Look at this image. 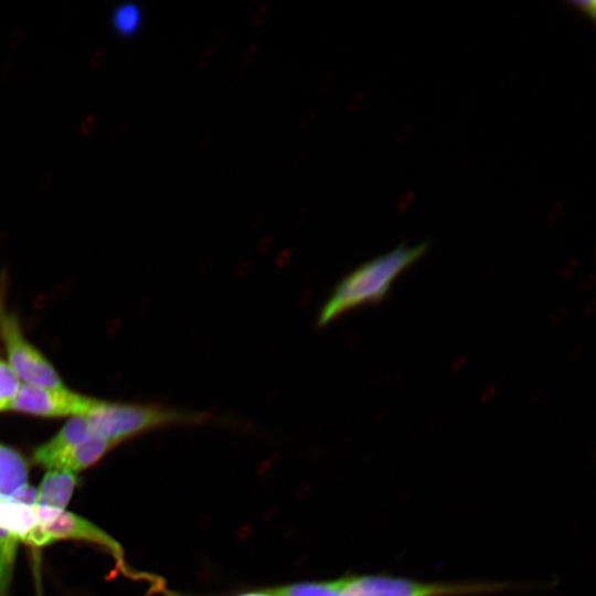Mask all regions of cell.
I'll list each match as a JSON object with an SVG mask.
<instances>
[{
  "instance_id": "1",
  "label": "cell",
  "mask_w": 596,
  "mask_h": 596,
  "mask_svg": "<svg viewBox=\"0 0 596 596\" xmlns=\"http://www.w3.org/2000/svg\"><path fill=\"white\" fill-rule=\"evenodd\" d=\"M428 248L429 242L414 246L402 244L345 275L320 307L316 319L317 328H324L359 307L383 300L393 283L422 258Z\"/></svg>"
},
{
  "instance_id": "2",
  "label": "cell",
  "mask_w": 596,
  "mask_h": 596,
  "mask_svg": "<svg viewBox=\"0 0 596 596\" xmlns=\"http://www.w3.org/2000/svg\"><path fill=\"white\" fill-rule=\"evenodd\" d=\"M91 434L111 445L170 426L203 425L214 421L207 412L160 404L102 403L86 416Z\"/></svg>"
},
{
  "instance_id": "3",
  "label": "cell",
  "mask_w": 596,
  "mask_h": 596,
  "mask_svg": "<svg viewBox=\"0 0 596 596\" xmlns=\"http://www.w3.org/2000/svg\"><path fill=\"white\" fill-rule=\"evenodd\" d=\"M339 579L345 596H482L513 587L498 582L427 583L387 574L348 575Z\"/></svg>"
},
{
  "instance_id": "4",
  "label": "cell",
  "mask_w": 596,
  "mask_h": 596,
  "mask_svg": "<svg viewBox=\"0 0 596 596\" xmlns=\"http://www.w3.org/2000/svg\"><path fill=\"white\" fill-rule=\"evenodd\" d=\"M0 339L8 364L20 381L44 387H63V381L51 362L25 338L18 317L0 298Z\"/></svg>"
},
{
  "instance_id": "5",
  "label": "cell",
  "mask_w": 596,
  "mask_h": 596,
  "mask_svg": "<svg viewBox=\"0 0 596 596\" xmlns=\"http://www.w3.org/2000/svg\"><path fill=\"white\" fill-rule=\"evenodd\" d=\"M102 400L63 387H44L22 383L11 411L40 417L86 416Z\"/></svg>"
},
{
  "instance_id": "6",
  "label": "cell",
  "mask_w": 596,
  "mask_h": 596,
  "mask_svg": "<svg viewBox=\"0 0 596 596\" xmlns=\"http://www.w3.org/2000/svg\"><path fill=\"white\" fill-rule=\"evenodd\" d=\"M63 539L83 540L99 544L107 549L116 558L120 568L125 570L120 545L102 529L71 512L63 511L50 522L38 523L24 542L35 546H43Z\"/></svg>"
},
{
  "instance_id": "7",
  "label": "cell",
  "mask_w": 596,
  "mask_h": 596,
  "mask_svg": "<svg viewBox=\"0 0 596 596\" xmlns=\"http://www.w3.org/2000/svg\"><path fill=\"white\" fill-rule=\"evenodd\" d=\"M91 436L86 417H72L50 440L34 450L33 460L51 470L57 469L64 456Z\"/></svg>"
},
{
  "instance_id": "8",
  "label": "cell",
  "mask_w": 596,
  "mask_h": 596,
  "mask_svg": "<svg viewBox=\"0 0 596 596\" xmlns=\"http://www.w3.org/2000/svg\"><path fill=\"white\" fill-rule=\"evenodd\" d=\"M75 486L74 472L64 469L47 471L40 485L34 507L56 512L64 511Z\"/></svg>"
},
{
  "instance_id": "9",
  "label": "cell",
  "mask_w": 596,
  "mask_h": 596,
  "mask_svg": "<svg viewBox=\"0 0 596 596\" xmlns=\"http://www.w3.org/2000/svg\"><path fill=\"white\" fill-rule=\"evenodd\" d=\"M38 524L34 507L0 496V529L24 541Z\"/></svg>"
},
{
  "instance_id": "10",
  "label": "cell",
  "mask_w": 596,
  "mask_h": 596,
  "mask_svg": "<svg viewBox=\"0 0 596 596\" xmlns=\"http://www.w3.org/2000/svg\"><path fill=\"white\" fill-rule=\"evenodd\" d=\"M28 466L22 455L0 445V496L11 497L26 486Z\"/></svg>"
},
{
  "instance_id": "11",
  "label": "cell",
  "mask_w": 596,
  "mask_h": 596,
  "mask_svg": "<svg viewBox=\"0 0 596 596\" xmlns=\"http://www.w3.org/2000/svg\"><path fill=\"white\" fill-rule=\"evenodd\" d=\"M113 447L114 445L104 438L92 435L71 449L61 460L57 469L72 472L86 469L97 462Z\"/></svg>"
},
{
  "instance_id": "12",
  "label": "cell",
  "mask_w": 596,
  "mask_h": 596,
  "mask_svg": "<svg viewBox=\"0 0 596 596\" xmlns=\"http://www.w3.org/2000/svg\"><path fill=\"white\" fill-rule=\"evenodd\" d=\"M20 539L0 529V596H8Z\"/></svg>"
},
{
  "instance_id": "13",
  "label": "cell",
  "mask_w": 596,
  "mask_h": 596,
  "mask_svg": "<svg viewBox=\"0 0 596 596\" xmlns=\"http://www.w3.org/2000/svg\"><path fill=\"white\" fill-rule=\"evenodd\" d=\"M278 596H344L340 579L306 582L275 589Z\"/></svg>"
},
{
  "instance_id": "14",
  "label": "cell",
  "mask_w": 596,
  "mask_h": 596,
  "mask_svg": "<svg viewBox=\"0 0 596 596\" xmlns=\"http://www.w3.org/2000/svg\"><path fill=\"white\" fill-rule=\"evenodd\" d=\"M21 382L8 362L0 360V412L9 411Z\"/></svg>"
},
{
  "instance_id": "15",
  "label": "cell",
  "mask_w": 596,
  "mask_h": 596,
  "mask_svg": "<svg viewBox=\"0 0 596 596\" xmlns=\"http://www.w3.org/2000/svg\"><path fill=\"white\" fill-rule=\"evenodd\" d=\"M116 26L119 31L130 32L136 29L139 22L138 10L134 7L120 8L115 15Z\"/></svg>"
},
{
  "instance_id": "16",
  "label": "cell",
  "mask_w": 596,
  "mask_h": 596,
  "mask_svg": "<svg viewBox=\"0 0 596 596\" xmlns=\"http://www.w3.org/2000/svg\"><path fill=\"white\" fill-rule=\"evenodd\" d=\"M567 3L584 13L587 18L590 19L592 22L595 21L596 2L594 0L571 1Z\"/></svg>"
},
{
  "instance_id": "17",
  "label": "cell",
  "mask_w": 596,
  "mask_h": 596,
  "mask_svg": "<svg viewBox=\"0 0 596 596\" xmlns=\"http://www.w3.org/2000/svg\"><path fill=\"white\" fill-rule=\"evenodd\" d=\"M233 596H278L275 590H249Z\"/></svg>"
}]
</instances>
